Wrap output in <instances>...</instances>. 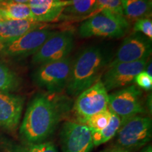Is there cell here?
<instances>
[{
	"mask_svg": "<svg viewBox=\"0 0 152 152\" xmlns=\"http://www.w3.org/2000/svg\"><path fill=\"white\" fill-rule=\"evenodd\" d=\"M62 152H91L94 147L90 129L78 121L64 123L60 132Z\"/></svg>",
	"mask_w": 152,
	"mask_h": 152,
	"instance_id": "30bf717a",
	"label": "cell"
},
{
	"mask_svg": "<svg viewBox=\"0 0 152 152\" xmlns=\"http://www.w3.org/2000/svg\"><path fill=\"white\" fill-rule=\"evenodd\" d=\"M73 61L69 56L42 64L33 74L35 84L50 94L59 93L68 84Z\"/></svg>",
	"mask_w": 152,
	"mask_h": 152,
	"instance_id": "277c9868",
	"label": "cell"
},
{
	"mask_svg": "<svg viewBox=\"0 0 152 152\" xmlns=\"http://www.w3.org/2000/svg\"><path fill=\"white\" fill-rule=\"evenodd\" d=\"M61 0H29L28 5L30 7H40V6H45L54 4Z\"/></svg>",
	"mask_w": 152,
	"mask_h": 152,
	"instance_id": "484cf974",
	"label": "cell"
},
{
	"mask_svg": "<svg viewBox=\"0 0 152 152\" xmlns=\"http://www.w3.org/2000/svg\"><path fill=\"white\" fill-rule=\"evenodd\" d=\"M70 4L66 7L62 16L83 17L98 11L96 0H69Z\"/></svg>",
	"mask_w": 152,
	"mask_h": 152,
	"instance_id": "ffe728a7",
	"label": "cell"
},
{
	"mask_svg": "<svg viewBox=\"0 0 152 152\" xmlns=\"http://www.w3.org/2000/svg\"><path fill=\"white\" fill-rule=\"evenodd\" d=\"M0 147L2 152H58L55 144L48 141L37 144H28L2 140Z\"/></svg>",
	"mask_w": 152,
	"mask_h": 152,
	"instance_id": "2e32d148",
	"label": "cell"
},
{
	"mask_svg": "<svg viewBox=\"0 0 152 152\" xmlns=\"http://www.w3.org/2000/svg\"><path fill=\"white\" fill-rule=\"evenodd\" d=\"M69 4V0H61L51 4L30 7L35 21L46 23L58 20L64 9Z\"/></svg>",
	"mask_w": 152,
	"mask_h": 152,
	"instance_id": "9a60e30c",
	"label": "cell"
},
{
	"mask_svg": "<svg viewBox=\"0 0 152 152\" xmlns=\"http://www.w3.org/2000/svg\"><path fill=\"white\" fill-rule=\"evenodd\" d=\"M109 61L105 52L99 47H90L82 51L73 62L66 86L68 94L77 96L94 84Z\"/></svg>",
	"mask_w": 152,
	"mask_h": 152,
	"instance_id": "7a4b0ae2",
	"label": "cell"
},
{
	"mask_svg": "<svg viewBox=\"0 0 152 152\" xmlns=\"http://www.w3.org/2000/svg\"><path fill=\"white\" fill-rule=\"evenodd\" d=\"M96 2L98 11L108 9L115 14L123 16L121 0H96Z\"/></svg>",
	"mask_w": 152,
	"mask_h": 152,
	"instance_id": "603a6c76",
	"label": "cell"
},
{
	"mask_svg": "<svg viewBox=\"0 0 152 152\" xmlns=\"http://www.w3.org/2000/svg\"><path fill=\"white\" fill-rule=\"evenodd\" d=\"M21 85L20 77L4 63L0 61V92H16Z\"/></svg>",
	"mask_w": 152,
	"mask_h": 152,
	"instance_id": "44dd1931",
	"label": "cell"
},
{
	"mask_svg": "<svg viewBox=\"0 0 152 152\" xmlns=\"http://www.w3.org/2000/svg\"><path fill=\"white\" fill-rule=\"evenodd\" d=\"M7 1V0H0V3L3 2V1Z\"/></svg>",
	"mask_w": 152,
	"mask_h": 152,
	"instance_id": "f546056e",
	"label": "cell"
},
{
	"mask_svg": "<svg viewBox=\"0 0 152 152\" xmlns=\"http://www.w3.org/2000/svg\"><path fill=\"white\" fill-rule=\"evenodd\" d=\"M112 113V112H111ZM121 126V118L111 113V117L109 124L105 128L101 130H91L94 147H98L104 143H106L116 135L118 131Z\"/></svg>",
	"mask_w": 152,
	"mask_h": 152,
	"instance_id": "d6986e66",
	"label": "cell"
},
{
	"mask_svg": "<svg viewBox=\"0 0 152 152\" xmlns=\"http://www.w3.org/2000/svg\"><path fill=\"white\" fill-rule=\"evenodd\" d=\"M108 103L109 94L102 80L96 81L77 96L73 109L77 116V121H81L107 109Z\"/></svg>",
	"mask_w": 152,
	"mask_h": 152,
	"instance_id": "ba28073f",
	"label": "cell"
},
{
	"mask_svg": "<svg viewBox=\"0 0 152 152\" xmlns=\"http://www.w3.org/2000/svg\"><path fill=\"white\" fill-rule=\"evenodd\" d=\"M141 152H152L151 145H147V147H144Z\"/></svg>",
	"mask_w": 152,
	"mask_h": 152,
	"instance_id": "f1b7e54d",
	"label": "cell"
},
{
	"mask_svg": "<svg viewBox=\"0 0 152 152\" xmlns=\"http://www.w3.org/2000/svg\"><path fill=\"white\" fill-rule=\"evenodd\" d=\"M111 113V111L107 109L78 122L86 125L91 130H103L109 124Z\"/></svg>",
	"mask_w": 152,
	"mask_h": 152,
	"instance_id": "7402d4cb",
	"label": "cell"
},
{
	"mask_svg": "<svg viewBox=\"0 0 152 152\" xmlns=\"http://www.w3.org/2000/svg\"><path fill=\"white\" fill-rule=\"evenodd\" d=\"M134 81L140 88L145 90H150L152 88V76L146 71H142L136 76Z\"/></svg>",
	"mask_w": 152,
	"mask_h": 152,
	"instance_id": "d4e9b609",
	"label": "cell"
},
{
	"mask_svg": "<svg viewBox=\"0 0 152 152\" xmlns=\"http://www.w3.org/2000/svg\"><path fill=\"white\" fill-rule=\"evenodd\" d=\"M129 26L127 18L123 16L102 9L82 23L78 33L81 37L118 38L125 35Z\"/></svg>",
	"mask_w": 152,
	"mask_h": 152,
	"instance_id": "3957f363",
	"label": "cell"
},
{
	"mask_svg": "<svg viewBox=\"0 0 152 152\" xmlns=\"http://www.w3.org/2000/svg\"><path fill=\"white\" fill-rule=\"evenodd\" d=\"M9 1L15 3L24 4H28V3H29V0H9Z\"/></svg>",
	"mask_w": 152,
	"mask_h": 152,
	"instance_id": "83f0119b",
	"label": "cell"
},
{
	"mask_svg": "<svg viewBox=\"0 0 152 152\" xmlns=\"http://www.w3.org/2000/svg\"><path fill=\"white\" fill-rule=\"evenodd\" d=\"M108 109L121 118V125L131 118L142 115L145 109L141 90L132 85L112 93L109 95Z\"/></svg>",
	"mask_w": 152,
	"mask_h": 152,
	"instance_id": "52a82bcc",
	"label": "cell"
},
{
	"mask_svg": "<svg viewBox=\"0 0 152 152\" xmlns=\"http://www.w3.org/2000/svg\"><path fill=\"white\" fill-rule=\"evenodd\" d=\"M73 42L74 36L71 30L56 32L33 54V62L42 65L65 58L73 49Z\"/></svg>",
	"mask_w": 152,
	"mask_h": 152,
	"instance_id": "9c48e42d",
	"label": "cell"
},
{
	"mask_svg": "<svg viewBox=\"0 0 152 152\" xmlns=\"http://www.w3.org/2000/svg\"><path fill=\"white\" fill-rule=\"evenodd\" d=\"M25 99L20 95L0 92V128L16 133L20 125Z\"/></svg>",
	"mask_w": 152,
	"mask_h": 152,
	"instance_id": "4fadbf2b",
	"label": "cell"
},
{
	"mask_svg": "<svg viewBox=\"0 0 152 152\" xmlns=\"http://www.w3.org/2000/svg\"><path fill=\"white\" fill-rule=\"evenodd\" d=\"M100 152H132V151L120 147V146L117 145V144H113V145H111L110 146V147L105 148V149L102 150Z\"/></svg>",
	"mask_w": 152,
	"mask_h": 152,
	"instance_id": "4316f807",
	"label": "cell"
},
{
	"mask_svg": "<svg viewBox=\"0 0 152 152\" xmlns=\"http://www.w3.org/2000/svg\"><path fill=\"white\" fill-rule=\"evenodd\" d=\"M151 135V119L142 115H136L121 125L115 135V144L133 151L147 145Z\"/></svg>",
	"mask_w": 152,
	"mask_h": 152,
	"instance_id": "5b68a950",
	"label": "cell"
},
{
	"mask_svg": "<svg viewBox=\"0 0 152 152\" xmlns=\"http://www.w3.org/2000/svg\"><path fill=\"white\" fill-rule=\"evenodd\" d=\"M151 40L142 34L134 33L128 36L120 46L115 58L109 66H113L119 63L134 62L148 59L151 54Z\"/></svg>",
	"mask_w": 152,
	"mask_h": 152,
	"instance_id": "7c38bea8",
	"label": "cell"
},
{
	"mask_svg": "<svg viewBox=\"0 0 152 152\" xmlns=\"http://www.w3.org/2000/svg\"><path fill=\"white\" fill-rule=\"evenodd\" d=\"M55 33L54 30L45 28L28 32L14 40L0 44V56L18 60L35 54Z\"/></svg>",
	"mask_w": 152,
	"mask_h": 152,
	"instance_id": "8992f818",
	"label": "cell"
},
{
	"mask_svg": "<svg viewBox=\"0 0 152 152\" xmlns=\"http://www.w3.org/2000/svg\"><path fill=\"white\" fill-rule=\"evenodd\" d=\"M45 26L35 20L0 19V44L14 40L31 30L43 29Z\"/></svg>",
	"mask_w": 152,
	"mask_h": 152,
	"instance_id": "5bb4252c",
	"label": "cell"
},
{
	"mask_svg": "<svg viewBox=\"0 0 152 152\" xmlns=\"http://www.w3.org/2000/svg\"><path fill=\"white\" fill-rule=\"evenodd\" d=\"M0 19L35 20L29 5L15 3L9 0L0 3Z\"/></svg>",
	"mask_w": 152,
	"mask_h": 152,
	"instance_id": "e0dca14e",
	"label": "cell"
},
{
	"mask_svg": "<svg viewBox=\"0 0 152 152\" xmlns=\"http://www.w3.org/2000/svg\"><path fill=\"white\" fill-rule=\"evenodd\" d=\"M134 30L140 32L147 36L149 39H152V21L149 18H144L137 20L134 26Z\"/></svg>",
	"mask_w": 152,
	"mask_h": 152,
	"instance_id": "cb8c5ba5",
	"label": "cell"
},
{
	"mask_svg": "<svg viewBox=\"0 0 152 152\" xmlns=\"http://www.w3.org/2000/svg\"><path fill=\"white\" fill-rule=\"evenodd\" d=\"M121 5L125 18L137 20L151 16V0H121Z\"/></svg>",
	"mask_w": 152,
	"mask_h": 152,
	"instance_id": "ac0fdd59",
	"label": "cell"
},
{
	"mask_svg": "<svg viewBox=\"0 0 152 152\" xmlns=\"http://www.w3.org/2000/svg\"><path fill=\"white\" fill-rule=\"evenodd\" d=\"M61 115V109L56 101L47 94H37L28 105L19 128L21 142H46L54 132Z\"/></svg>",
	"mask_w": 152,
	"mask_h": 152,
	"instance_id": "6da1fadb",
	"label": "cell"
},
{
	"mask_svg": "<svg viewBox=\"0 0 152 152\" xmlns=\"http://www.w3.org/2000/svg\"><path fill=\"white\" fill-rule=\"evenodd\" d=\"M148 59L129 63H119L108 66L103 77V84L107 92L128 86L139 73L144 71Z\"/></svg>",
	"mask_w": 152,
	"mask_h": 152,
	"instance_id": "8fae6325",
	"label": "cell"
}]
</instances>
